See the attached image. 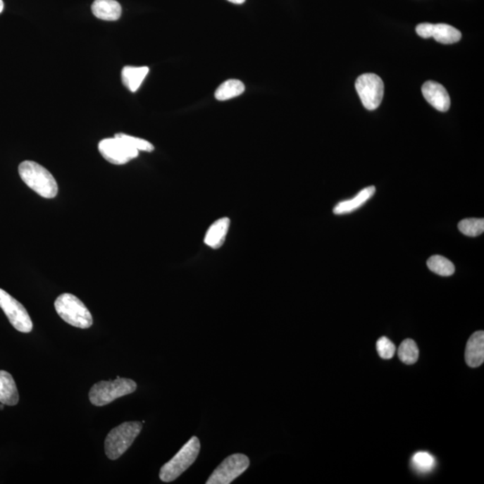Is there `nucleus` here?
Segmentation results:
<instances>
[{
    "mask_svg": "<svg viewBox=\"0 0 484 484\" xmlns=\"http://www.w3.org/2000/svg\"><path fill=\"white\" fill-rule=\"evenodd\" d=\"M19 175L30 189L44 199H54L57 196V181L44 166L32 161H25L18 167Z\"/></svg>",
    "mask_w": 484,
    "mask_h": 484,
    "instance_id": "nucleus-1",
    "label": "nucleus"
},
{
    "mask_svg": "<svg viewBox=\"0 0 484 484\" xmlns=\"http://www.w3.org/2000/svg\"><path fill=\"white\" fill-rule=\"evenodd\" d=\"M140 421H127L110 431L105 440V453L108 459H120L132 445L136 438L142 430Z\"/></svg>",
    "mask_w": 484,
    "mask_h": 484,
    "instance_id": "nucleus-2",
    "label": "nucleus"
},
{
    "mask_svg": "<svg viewBox=\"0 0 484 484\" xmlns=\"http://www.w3.org/2000/svg\"><path fill=\"white\" fill-rule=\"evenodd\" d=\"M201 449L199 438L194 436L181 447L175 457L164 464L160 470V479L164 483L175 480L195 462Z\"/></svg>",
    "mask_w": 484,
    "mask_h": 484,
    "instance_id": "nucleus-3",
    "label": "nucleus"
},
{
    "mask_svg": "<svg viewBox=\"0 0 484 484\" xmlns=\"http://www.w3.org/2000/svg\"><path fill=\"white\" fill-rule=\"evenodd\" d=\"M136 382L130 378L118 377L116 380L100 381L89 392V399L94 406L104 407L118 397L132 394L137 390Z\"/></svg>",
    "mask_w": 484,
    "mask_h": 484,
    "instance_id": "nucleus-4",
    "label": "nucleus"
},
{
    "mask_svg": "<svg viewBox=\"0 0 484 484\" xmlns=\"http://www.w3.org/2000/svg\"><path fill=\"white\" fill-rule=\"evenodd\" d=\"M56 311L65 322L78 328L87 329L93 325V317L87 306L75 295L63 294L55 302Z\"/></svg>",
    "mask_w": 484,
    "mask_h": 484,
    "instance_id": "nucleus-5",
    "label": "nucleus"
},
{
    "mask_svg": "<svg viewBox=\"0 0 484 484\" xmlns=\"http://www.w3.org/2000/svg\"><path fill=\"white\" fill-rule=\"evenodd\" d=\"M250 461L244 454H233L226 457L210 476L206 484H230L249 469Z\"/></svg>",
    "mask_w": 484,
    "mask_h": 484,
    "instance_id": "nucleus-6",
    "label": "nucleus"
},
{
    "mask_svg": "<svg viewBox=\"0 0 484 484\" xmlns=\"http://www.w3.org/2000/svg\"><path fill=\"white\" fill-rule=\"evenodd\" d=\"M359 97L368 111L376 110L384 97V83L378 75L371 73L360 75L355 82Z\"/></svg>",
    "mask_w": 484,
    "mask_h": 484,
    "instance_id": "nucleus-7",
    "label": "nucleus"
},
{
    "mask_svg": "<svg viewBox=\"0 0 484 484\" xmlns=\"http://www.w3.org/2000/svg\"><path fill=\"white\" fill-rule=\"evenodd\" d=\"M99 152L108 163L121 166L137 158L139 151L116 134L114 137L105 138L99 143Z\"/></svg>",
    "mask_w": 484,
    "mask_h": 484,
    "instance_id": "nucleus-8",
    "label": "nucleus"
},
{
    "mask_svg": "<svg viewBox=\"0 0 484 484\" xmlns=\"http://www.w3.org/2000/svg\"><path fill=\"white\" fill-rule=\"evenodd\" d=\"M0 308L16 330L22 333L32 330V319L24 306L2 289H0Z\"/></svg>",
    "mask_w": 484,
    "mask_h": 484,
    "instance_id": "nucleus-9",
    "label": "nucleus"
},
{
    "mask_svg": "<svg viewBox=\"0 0 484 484\" xmlns=\"http://www.w3.org/2000/svg\"><path fill=\"white\" fill-rule=\"evenodd\" d=\"M416 32L421 38L433 37L436 42L442 44H456L462 37L459 30L447 24L433 25L430 23H423L416 26Z\"/></svg>",
    "mask_w": 484,
    "mask_h": 484,
    "instance_id": "nucleus-10",
    "label": "nucleus"
},
{
    "mask_svg": "<svg viewBox=\"0 0 484 484\" xmlns=\"http://www.w3.org/2000/svg\"><path fill=\"white\" fill-rule=\"evenodd\" d=\"M423 97L431 106L441 113L449 110L451 101L449 93L442 85L434 81H427L421 87Z\"/></svg>",
    "mask_w": 484,
    "mask_h": 484,
    "instance_id": "nucleus-11",
    "label": "nucleus"
},
{
    "mask_svg": "<svg viewBox=\"0 0 484 484\" xmlns=\"http://www.w3.org/2000/svg\"><path fill=\"white\" fill-rule=\"evenodd\" d=\"M466 361L471 368L480 366L484 361V332L477 331L471 335L466 348Z\"/></svg>",
    "mask_w": 484,
    "mask_h": 484,
    "instance_id": "nucleus-12",
    "label": "nucleus"
},
{
    "mask_svg": "<svg viewBox=\"0 0 484 484\" xmlns=\"http://www.w3.org/2000/svg\"><path fill=\"white\" fill-rule=\"evenodd\" d=\"M375 192H376V187L374 186L365 187L354 199L339 202L335 206L333 212L337 216L347 215V213L354 212L355 210L360 209L367 201L370 200L374 196Z\"/></svg>",
    "mask_w": 484,
    "mask_h": 484,
    "instance_id": "nucleus-13",
    "label": "nucleus"
},
{
    "mask_svg": "<svg viewBox=\"0 0 484 484\" xmlns=\"http://www.w3.org/2000/svg\"><path fill=\"white\" fill-rule=\"evenodd\" d=\"M92 11L97 18L105 21H116L121 15V6L116 0H95Z\"/></svg>",
    "mask_w": 484,
    "mask_h": 484,
    "instance_id": "nucleus-14",
    "label": "nucleus"
},
{
    "mask_svg": "<svg viewBox=\"0 0 484 484\" xmlns=\"http://www.w3.org/2000/svg\"><path fill=\"white\" fill-rule=\"evenodd\" d=\"M230 219L221 218L210 226L205 237L206 245L212 249H219L225 242L227 233L229 232Z\"/></svg>",
    "mask_w": 484,
    "mask_h": 484,
    "instance_id": "nucleus-15",
    "label": "nucleus"
},
{
    "mask_svg": "<svg viewBox=\"0 0 484 484\" xmlns=\"http://www.w3.org/2000/svg\"><path fill=\"white\" fill-rule=\"evenodd\" d=\"M19 401L18 387L11 374L0 371V403L6 406H15Z\"/></svg>",
    "mask_w": 484,
    "mask_h": 484,
    "instance_id": "nucleus-16",
    "label": "nucleus"
},
{
    "mask_svg": "<svg viewBox=\"0 0 484 484\" xmlns=\"http://www.w3.org/2000/svg\"><path fill=\"white\" fill-rule=\"evenodd\" d=\"M148 72H149V68L147 67H130V66H128L121 72L123 83L128 90L135 93L140 87V85H142Z\"/></svg>",
    "mask_w": 484,
    "mask_h": 484,
    "instance_id": "nucleus-17",
    "label": "nucleus"
},
{
    "mask_svg": "<svg viewBox=\"0 0 484 484\" xmlns=\"http://www.w3.org/2000/svg\"><path fill=\"white\" fill-rule=\"evenodd\" d=\"M245 85L237 79H230L220 85L216 92V98L218 101H227L244 93Z\"/></svg>",
    "mask_w": 484,
    "mask_h": 484,
    "instance_id": "nucleus-18",
    "label": "nucleus"
},
{
    "mask_svg": "<svg viewBox=\"0 0 484 484\" xmlns=\"http://www.w3.org/2000/svg\"><path fill=\"white\" fill-rule=\"evenodd\" d=\"M428 268L441 276H450L455 273V266L445 256L434 255L427 261Z\"/></svg>",
    "mask_w": 484,
    "mask_h": 484,
    "instance_id": "nucleus-19",
    "label": "nucleus"
},
{
    "mask_svg": "<svg viewBox=\"0 0 484 484\" xmlns=\"http://www.w3.org/2000/svg\"><path fill=\"white\" fill-rule=\"evenodd\" d=\"M398 357L404 364L411 365L416 364L419 357V349L416 342L411 339H407L400 345L398 349Z\"/></svg>",
    "mask_w": 484,
    "mask_h": 484,
    "instance_id": "nucleus-20",
    "label": "nucleus"
},
{
    "mask_svg": "<svg viewBox=\"0 0 484 484\" xmlns=\"http://www.w3.org/2000/svg\"><path fill=\"white\" fill-rule=\"evenodd\" d=\"M459 230L466 236H479L484 232V220L483 218L464 219L459 223Z\"/></svg>",
    "mask_w": 484,
    "mask_h": 484,
    "instance_id": "nucleus-21",
    "label": "nucleus"
},
{
    "mask_svg": "<svg viewBox=\"0 0 484 484\" xmlns=\"http://www.w3.org/2000/svg\"><path fill=\"white\" fill-rule=\"evenodd\" d=\"M411 463H413L414 469L421 473H429L435 466V459L427 452L414 454L413 459H411Z\"/></svg>",
    "mask_w": 484,
    "mask_h": 484,
    "instance_id": "nucleus-22",
    "label": "nucleus"
},
{
    "mask_svg": "<svg viewBox=\"0 0 484 484\" xmlns=\"http://www.w3.org/2000/svg\"><path fill=\"white\" fill-rule=\"evenodd\" d=\"M377 351L382 359L388 360V359L393 358L395 352H396V347L390 339L382 337L377 342Z\"/></svg>",
    "mask_w": 484,
    "mask_h": 484,
    "instance_id": "nucleus-23",
    "label": "nucleus"
},
{
    "mask_svg": "<svg viewBox=\"0 0 484 484\" xmlns=\"http://www.w3.org/2000/svg\"><path fill=\"white\" fill-rule=\"evenodd\" d=\"M118 136L123 137L125 141H127L131 147L136 148L138 151H144V152H153L154 147L148 141L135 137L128 136L123 133L118 134Z\"/></svg>",
    "mask_w": 484,
    "mask_h": 484,
    "instance_id": "nucleus-24",
    "label": "nucleus"
},
{
    "mask_svg": "<svg viewBox=\"0 0 484 484\" xmlns=\"http://www.w3.org/2000/svg\"><path fill=\"white\" fill-rule=\"evenodd\" d=\"M228 1L233 3V4H243L246 0H228Z\"/></svg>",
    "mask_w": 484,
    "mask_h": 484,
    "instance_id": "nucleus-25",
    "label": "nucleus"
},
{
    "mask_svg": "<svg viewBox=\"0 0 484 484\" xmlns=\"http://www.w3.org/2000/svg\"><path fill=\"white\" fill-rule=\"evenodd\" d=\"M3 9H4V2L3 0H0V14H1Z\"/></svg>",
    "mask_w": 484,
    "mask_h": 484,
    "instance_id": "nucleus-26",
    "label": "nucleus"
},
{
    "mask_svg": "<svg viewBox=\"0 0 484 484\" xmlns=\"http://www.w3.org/2000/svg\"><path fill=\"white\" fill-rule=\"evenodd\" d=\"M4 406H5V404H2V403H1V404H0V410H3V409H4Z\"/></svg>",
    "mask_w": 484,
    "mask_h": 484,
    "instance_id": "nucleus-27",
    "label": "nucleus"
}]
</instances>
